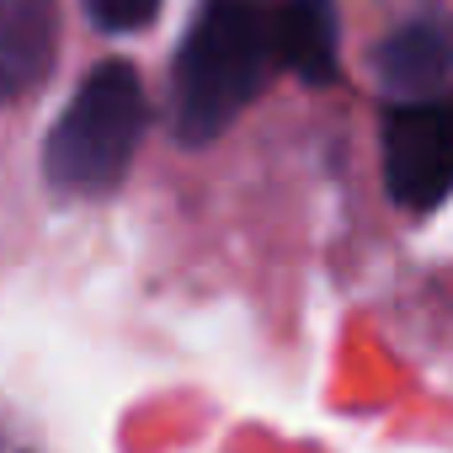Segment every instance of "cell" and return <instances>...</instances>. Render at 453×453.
I'll use <instances>...</instances> for the list:
<instances>
[{"label":"cell","instance_id":"1","mask_svg":"<svg viewBox=\"0 0 453 453\" xmlns=\"http://www.w3.org/2000/svg\"><path fill=\"white\" fill-rule=\"evenodd\" d=\"M283 65L278 12L262 0H208L171 65V128L181 144H213Z\"/></svg>","mask_w":453,"mask_h":453},{"label":"cell","instance_id":"2","mask_svg":"<svg viewBox=\"0 0 453 453\" xmlns=\"http://www.w3.org/2000/svg\"><path fill=\"white\" fill-rule=\"evenodd\" d=\"M144 123H150V102H144L139 70L128 59L96 65L43 139L49 187L75 197L112 192L144 139Z\"/></svg>","mask_w":453,"mask_h":453},{"label":"cell","instance_id":"3","mask_svg":"<svg viewBox=\"0 0 453 453\" xmlns=\"http://www.w3.org/2000/svg\"><path fill=\"white\" fill-rule=\"evenodd\" d=\"M384 187L411 213H426L453 192V96L389 102V112H384Z\"/></svg>","mask_w":453,"mask_h":453},{"label":"cell","instance_id":"4","mask_svg":"<svg viewBox=\"0 0 453 453\" xmlns=\"http://www.w3.org/2000/svg\"><path fill=\"white\" fill-rule=\"evenodd\" d=\"M373 75L389 102L453 96V17H416L373 49Z\"/></svg>","mask_w":453,"mask_h":453},{"label":"cell","instance_id":"5","mask_svg":"<svg viewBox=\"0 0 453 453\" xmlns=\"http://www.w3.org/2000/svg\"><path fill=\"white\" fill-rule=\"evenodd\" d=\"M59 54V0H0V86L27 96Z\"/></svg>","mask_w":453,"mask_h":453},{"label":"cell","instance_id":"6","mask_svg":"<svg viewBox=\"0 0 453 453\" xmlns=\"http://www.w3.org/2000/svg\"><path fill=\"white\" fill-rule=\"evenodd\" d=\"M336 49H342L336 0H283V12H278V54H283L288 75H299L315 91L331 86L336 81Z\"/></svg>","mask_w":453,"mask_h":453},{"label":"cell","instance_id":"7","mask_svg":"<svg viewBox=\"0 0 453 453\" xmlns=\"http://www.w3.org/2000/svg\"><path fill=\"white\" fill-rule=\"evenodd\" d=\"M86 12L102 33H139L160 17V0H86Z\"/></svg>","mask_w":453,"mask_h":453}]
</instances>
